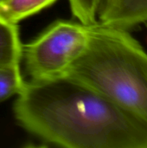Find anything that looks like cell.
<instances>
[{"label": "cell", "instance_id": "1", "mask_svg": "<svg viewBox=\"0 0 147 148\" xmlns=\"http://www.w3.org/2000/svg\"><path fill=\"white\" fill-rule=\"evenodd\" d=\"M17 122L35 136L68 148H147V127L93 88L68 76L25 82Z\"/></svg>", "mask_w": 147, "mask_h": 148}, {"label": "cell", "instance_id": "2", "mask_svg": "<svg viewBox=\"0 0 147 148\" xmlns=\"http://www.w3.org/2000/svg\"><path fill=\"white\" fill-rule=\"evenodd\" d=\"M66 76L93 88L147 127V52L127 29L97 22Z\"/></svg>", "mask_w": 147, "mask_h": 148}, {"label": "cell", "instance_id": "3", "mask_svg": "<svg viewBox=\"0 0 147 148\" xmlns=\"http://www.w3.org/2000/svg\"><path fill=\"white\" fill-rule=\"evenodd\" d=\"M88 39V25L57 20L31 42L23 44L22 58L34 81L66 76L83 53Z\"/></svg>", "mask_w": 147, "mask_h": 148}, {"label": "cell", "instance_id": "4", "mask_svg": "<svg viewBox=\"0 0 147 148\" xmlns=\"http://www.w3.org/2000/svg\"><path fill=\"white\" fill-rule=\"evenodd\" d=\"M98 22L123 29L147 23V0H103Z\"/></svg>", "mask_w": 147, "mask_h": 148}, {"label": "cell", "instance_id": "5", "mask_svg": "<svg viewBox=\"0 0 147 148\" xmlns=\"http://www.w3.org/2000/svg\"><path fill=\"white\" fill-rule=\"evenodd\" d=\"M22 46L16 23L0 16V68L20 62Z\"/></svg>", "mask_w": 147, "mask_h": 148}, {"label": "cell", "instance_id": "6", "mask_svg": "<svg viewBox=\"0 0 147 148\" xmlns=\"http://www.w3.org/2000/svg\"><path fill=\"white\" fill-rule=\"evenodd\" d=\"M57 0H6L0 8V16L8 22H18L50 6Z\"/></svg>", "mask_w": 147, "mask_h": 148}, {"label": "cell", "instance_id": "7", "mask_svg": "<svg viewBox=\"0 0 147 148\" xmlns=\"http://www.w3.org/2000/svg\"><path fill=\"white\" fill-rule=\"evenodd\" d=\"M24 83L20 62L0 68V102L13 95H17Z\"/></svg>", "mask_w": 147, "mask_h": 148}, {"label": "cell", "instance_id": "8", "mask_svg": "<svg viewBox=\"0 0 147 148\" xmlns=\"http://www.w3.org/2000/svg\"><path fill=\"white\" fill-rule=\"evenodd\" d=\"M103 0H68L73 15L84 25L98 22V16Z\"/></svg>", "mask_w": 147, "mask_h": 148}, {"label": "cell", "instance_id": "9", "mask_svg": "<svg viewBox=\"0 0 147 148\" xmlns=\"http://www.w3.org/2000/svg\"><path fill=\"white\" fill-rule=\"evenodd\" d=\"M6 0H0V8L3 6V4L4 3V2H5Z\"/></svg>", "mask_w": 147, "mask_h": 148}]
</instances>
